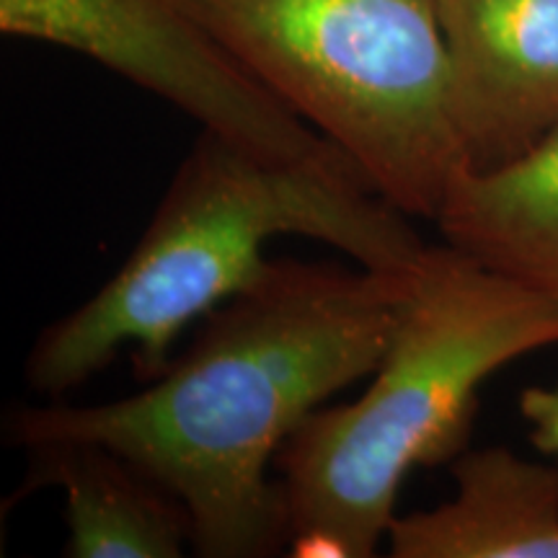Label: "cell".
I'll return each instance as SVG.
<instances>
[{
	"instance_id": "cell-1",
	"label": "cell",
	"mask_w": 558,
	"mask_h": 558,
	"mask_svg": "<svg viewBox=\"0 0 558 558\" xmlns=\"http://www.w3.org/2000/svg\"><path fill=\"white\" fill-rule=\"evenodd\" d=\"M411 275L269 262L137 393L13 407L5 429L24 450L96 442L132 460L186 507L197 556H275L290 525L271 460L333 393L373 375Z\"/></svg>"
},
{
	"instance_id": "cell-2",
	"label": "cell",
	"mask_w": 558,
	"mask_h": 558,
	"mask_svg": "<svg viewBox=\"0 0 558 558\" xmlns=\"http://www.w3.org/2000/svg\"><path fill=\"white\" fill-rule=\"evenodd\" d=\"M279 235L329 243L360 267L390 275H411L429 248L344 153L275 158L202 130L128 262L34 341L26 383L62 396L124 349L140 380H153L186 326L264 275V246Z\"/></svg>"
},
{
	"instance_id": "cell-3",
	"label": "cell",
	"mask_w": 558,
	"mask_h": 558,
	"mask_svg": "<svg viewBox=\"0 0 558 558\" xmlns=\"http://www.w3.org/2000/svg\"><path fill=\"white\" fill-rule=\"evenodd\" d=\"M556 344V300L450 243L429 246L365 393L313 411L279 450L290 556L378 554L409 473L463 456L478 388Z\"/></svg>"
},
{
	"instance_id": "cell-4",
	"label": "cell",
	"mask_w": 558,
	"mask_h": 558,
	"mask_svg": "<svg viewBox=\"0 0 558 558\" xmlns=\"http://www.w3.org/2000/svg\"><path fill=\"white\" fill-rule=\"evenodd\" d=\"M243 68L409 218L463 173L437 0H184Z\"/></svg>"
},
{
	"instance_id": "cell-5",
	"label": "cell",
	"mask_w": 558,
	"mask_h": 558,
	"mask_svg": "<svg viewBox=\"0 0 558 558\" xmlns=\"http://www.w3.org/2000/svg\"><path fill=\"white\" fill-rule=\"evenodd\" d=\"M0 32L86 54L205 132L264 156L341 153L264 88L184 0H0Z\"/></svg>"
},
{
	"instance_id": "cell-6",
	"label": "cell",
	"mask_w": 558,
	"mask_h": 558,
	"mask_svg": "<svg viewBox=\"0 0 558 558\" xmlns=\"http://www.w3.org/2000/svg\"><path fill=\"white\" fill-rule=\"evenodd\" d=\"M465 166L497 169L558 130V0H437Z\"/></svg>"
},
{
	"instance_id": "cell-7",
	"label": "cell",
	"mask_w": 558,
	"mask_h": 558,
	"mask_svg": "<svg viewBox=\"0 0 558 558\" xmlns=\"http://www.w3.org/2000/svg\"><path fill=\"white\" fill-rule=\"evenodd\" d=\"M456 494L435 509L396 514L393 558H558V469L507 448L463 452Z\"/></svg>"
},
{
	"instance_id": "cell-8",
	"label": "cell",
	"mask_w": 558,
	"mask_h": 558,
	"mask_svg": "<svg viewBox=\"0 0 558 558\" xmlns=\"http://www.w3.org/2000/svg\"><path fill=\"white\" fill-rule=\"evenodd\" d=\"M24 492L65 494L70 558H179L192 548V518L169 488L96 442L26 448Z\"/></svg>"
},
{
	"instance_id": "cell-9",
	"label": "cell",
	"mask_w": 558,
	"mask_h": 558,
	"mask_svg": "<svg viewBox=\"0 0 558 558\" xmlns=\"http://www.w3.org/2000/svg\"><path fill=\"white\" fill-rule=\"evenodd\" d=\"M435 226L445 243L558 303V130L497 169H465Z\"/></svg>"
},
{
	"instance_id": "cell-10",
	"label": "cell",
	"mask_w": 558,
	"mask_h": 558,
	"mask_svg": "<svg viewBox=\"0 0 558 558\" xmlns=\"http://www.w3.org/2000/svg\"><path fill=\"white\" fill-rule=\"evenodd\" d=\"M520 414L527 422L535 448L546 456H558V386L522 390Z\"/></svg>"
}]
</instances>
